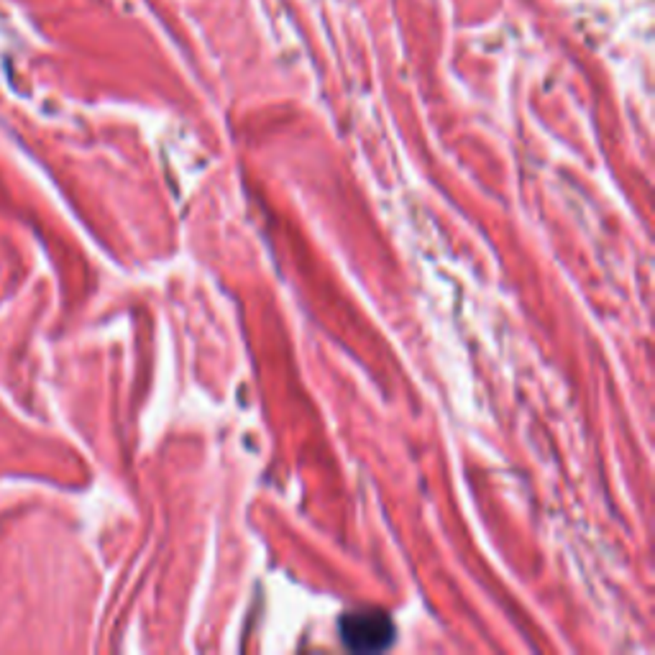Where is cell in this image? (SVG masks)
<instances>
[{"label":"cell","instance_id":"6da1fadb","mask_svg":"<svg viewBox=\"0 0 655 655\" xmlns=\"http://www.w3.org/2000/svg\"><path fill=\"white\" fill-rule=\"evenodd\" d=\"M338 635L353 653H381L397 641V627L384 610H351L341 614Z\"/></svg>","mask_w":655,"mask_h":655}]
</instances>
